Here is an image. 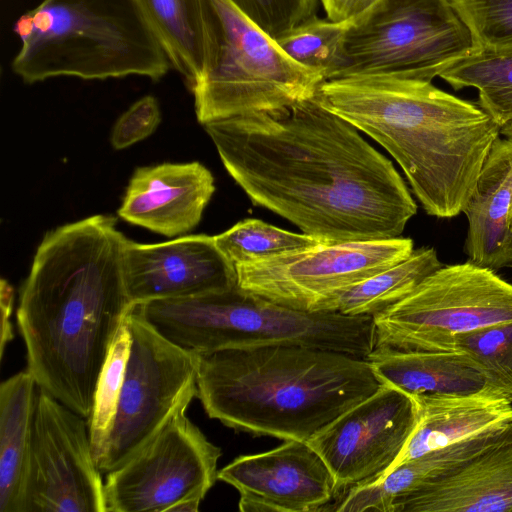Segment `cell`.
Returning <instances> with one entry per match:
<instances>
[{
    "mask_svg": "<svg viewBox=\"0 0 512 512\" xmlns=\"http://www.w3.org/2000/svg\"><path fill=\"white\" fill-rule=\"evenodd\" d=\"M454 350L476 360L493 386L512 402V321L464 333L455 339Z\"/></svg>",
    "mask_w": 512,
    "mask_h": 512,
    "instance_id": "obj_30",
    "label": "cell"
},
{
    "mask_svg": "<svg viewBox=\"0 0 512 512\" xmlns=\"http://www.w3.org/2000/svg\"><path fill=\"white\" fill-rule=\"evenodd\" d=\"M124 278L133 304L184 298L237 285L235 267L205 234L143 244L127 239Z\"/></svg>",
    "mask_w": 512,
    "mask_h": 512,
    "instance_id": "obj_16",
    "label": "cell"
},
{
    "mask_svg": "<svg viewBox=\"0 0 512 512\" xmlns=\"http://www.w3.org/2000/svg\"><path fill=\"white\" fill-rule=\"evenodd\" d=\"M126 241L109 215L60 226L44 236L20 289L27 370L87 420L110 348L135 306L124 278Z\"/></svg>",
    "mask_w": 512,
    "mask_h": 512,
    "instance_id": "obj_2",
    "label": "cell"
},
{
    "mask_svg": "<svg viewBox=\"0 0 512 512\" xmlns=\"http://www.w3.org/2000/svg\"><path fill=\"white\" fill-rule=\"evenodd\" d=\"M197 398L234 430L307 441L382 383L367 358L300 345L196 353Z\"/></svg>",
    "mask_w": 512,
    "mask_h": 512,
    "instance_id": "obj_4",
    "label": "cell"
},
{
    "mask_svg": "<svg viewBox=\"0 0 512 512\" xmlns=\"http://www.w3.org/2000/svg\"><path fill=\"white\" fill-rule=\"evenodd\" d=\"M214 191L212 173L199 162L139 167L118 215L158 234L180 236L198 225Z\"/></svg>",
    "mask_w": 512,
    "mask_h": 512,
    "instance_id": "obj_17",
    "label": "cell"
},
{
    "mask_svg": "<svg viewBox=\"0 0 512 512\" xmlns=\"http://www.w3.org/2000/svg\"><path fill=\"white\" fill-rule=\"evenodd\" d=\"M203 60L191 87L197 120L287 108L316 96L324 79L294 62L230 0H200Z\"/></svg>",
    "mask_w": 512,
    "mask_h": 512,
    "instance_id": "obj_7",
    "label": "cell"
},
{
    "mask_svg": "<svg viewBox=\"0 0 512 512\" xmlns=\"http://www.w3.org/2000/svg\"><path fill=\"white\" fill-rule=\"evenodd\" d=\"M37 388L28 370L0 385V512H22Z\"/></svg>",
    "mask_w": 512,
    "mask_h": 512,
    "instance_id": "obj_23",
    "label": "cell"
},
{
    "mask_svg": "<svg viewBox=\"0 0 512 512\" xmlns=\"http://www.w3.org/2000/svg\"><path fill=\"white\" fill-rule=\"evenodd\" d=\"M14 291L11 285L2 279L0 283V306H1V341L0 354L3 358L5 347L13 339V329L10 317L13 310Z\"/></svg>",
    "mask_w": 512,
    "mask_h": 512,
    "instance_id": "obj_35",
    "label": "cell"
},
{
    "mask_svg": "<svg viewBox=\"0 0 512 512\" xmlns=\"http://www.w3.org/2000/svg\"><path fill=\"white\" fill-rule=\"evenodd\" d=\"M131 345V333L124 320L100 372L94 395L93 410L88 420L92 452L98 466L110 436Z\"/></svg>",
    "mask_w": 512,
    "mask_h": 512,
    "instance_id": "obj_29",
    "label": "cell"
},
{
    "mask_svg": "<svg viewBox=\"0 0 512 512\" xmlns=\"http://www.w3.org/2000/svg\"><path fill=\"white\" fill-rule=\"evenodd\" d=\"M160 121L158 101L151 95L144 96L117 119L111 133V144L117 150L129 147L151 135Z\"/></svg>",
    "mask_w": 512,
    "mask_h": 512,
    "instance_id": "obj_33",
    "label": "cell"
},
{
    "mask_svg": "<svg viewBox=\"0 0 512 512\" xmlns=\"http://www.w3.org/2000/svg\"><path fill=\"white\" fill-rule=\"evenodd\" d=\"M350 24L313 16L275 41L297 64L318 73L324 81L335 79L346 68L345 43Z\"/></svg>",
    "mask_w": 512,
    "mask_h": 512,
    "instance_id": "obj_27",
    "label": "cell"
},
{
    "mask_svg": "<svg viewBox=\"0 0 512 512\" xmlns=\"http://www.w3.org/2000/svg\"><path fill=\"white\" fill-rule=\"evenodd\" d=\"M88 420L37 388L22 512H106Z\"/></svg>",
    "mask_w": 512,
    "mask_h": 512,
    "instance_id": "obj_13",
    "label": "cell"
},
{
    "mask_svg": "<svg viewBox=\"0 0 512 512\" xmlns=\"http://www.w3.org/2000/svg\"><path fill=\"white\" fill-rule=\"evenodd\" d=\"M272 38L316 16L320 0H230Z\"/></svg>",
    "mask_w": 512,
    "mask_h": 512,
    "instance_id": "obj_32",
    "label": "cell"
},
{
    "mask_svg": "<svg viewBox=\"0 0 512 512\" xmlns=\"http://www.w3.org/2000/svg\"><path fill=\"white\" fill-rule=\"evenodd\" d=\"M256 206L324 242L400 237L417 204L392 162L315 97L204 125Z\"/></svg>",
    "mask_w": 512,
    "mask_h": 512,
    "instance_id": "obj_1",
    "label": "cell"
},
{
    "mask_svg": "<svg viewBox=\"0 0 512 512\" xmlns=\"http://www.w3.org/2000/svg\"><path fill=\"white\" fill-rule=\"evenodd\" d=\"M442 265L435 248L414 249L406 259L329 299L320 311L373 317L411 293Z\"/></svg>",
    "mask_w": 512,
    "mask_h": 512,
    "instance_id": "obj_24",
    "label": "cell"
},
{
    "mask_svg": "<svg viewBox=\"0 0 512 512\" xmlns=\"http://www.w3.org/2000/svg\"><path fill=\"white\" fill-rule=\"evenodd\" d=\"M125 320L130 352L117 413L98 464L102 474L126 463L197 397L196 353L163 337L135 306Z\"/></svg>",
    "mask_w": 512,
    "mask_h": 512,
    "instance_id": "obj_10",
    "label": "cell"
},
{
    "mask_svg": "<svg viewBox=\"0 0 512 512\" xmlns=\"http://www.w3.org/2000/svg\"><path fill=\"white\" fill-rule=\"evenodd\" d=\"M11 68L27 84L55 77L158 81L171 62L135 0H42L15 21Z\"/></svg>",
    "mask_w": 512,
    "mask_h": 512,
    "instance_id": "obj_5",
    "label": "cell"
},
{
    "mask_svg": "<svg viewBox=\"0 0 512 512\" xmlns=\"http://www.w3.org/2000/svg\"><path fill=\"white\" fill-rule=\"evenodd\" d=\"M509 226H510V229L512 230V207H511V211H510V215H509Z\"/></svg>",
    "mask_w": 512,
    "mask_h": 512,
    "instance_id": "obj_36",
    "label": "cell"
},
{
    "mask_svg": "<svg viewBox=\"0 0 512 512\" xmlns=\"http://www.w3.org/2000/svg\"><path fill=\"white\" fill-rule=\"evenodd\" d=\"M418 416L413 397L382 384L307 442L330 469L339 496L378 479L395 463Z\"/></svg>",
    "mask_w": 512,
    "mask_h": 512,
    "instance_id": "obj_14",
    "label": "cell"
},
{
    "mask_svg": "<svg viewBox=\"0 0 512 512\" xmlns=\"http://www.w3.org/2000/svg\"><path fill=\"white\" fill-rule=\"evenodd\" d=\"M478 47L512 46V0H449Z\"/></svg>",
    "mask_w": 512,
    "mask_h": 512,
    "instance_id": "obj_31",
    "label": "cell"
},
{
    "mask_svg": "<svg viewBox=\"0 0 512 512\" xmlns=\"http://www.w3.org/2000/svg\"><path fill=\"white\" fill-rule=\"evenodd\" d=\"M413 250V240L401 236L320 242L234 267L240 289L297 310L321 312L326 301Z\"/></svg>",
    "mask_w": 512,
    "mask_h": 512,
    "instance_id": "obj_12",
    "label": "cell"
},
{
    "mask_svg": "<svg viewBox=\"0 0 512 512\" xmlns=\"http://www.w3.org/2000/svg\"><path fill=\"white\" fill-rule=\"evenodd\" d=\"M511 432L512 424L495 428L403 462L378 479L342 493L332 511L393 512L399 500L456 473Z\"/></svg>",
    "mask_w": 512,
    "mask_h": 512,
    "instance_id": "obj_19",
    "label": "cell"
},
{
    "mask_svg": "<svg viewBox=\"0 0 512 512\" xmlns=\"http://www.w3.org/2000/svg\"><path fill=\"white\" fill-rule=\"evenodd\" d=\"M220 252L233 265L249 263L324 242L290 232L258 219H244L214 235Z\"/></svg>",
    "mask_w": 512,
    "mask_h": 512,
    "instance_id": "obj_28",
    "label": "cell"
},
{
    "mask_svg": "<svg viewBox=\"0 0 512 512\" xmlns=\"http://www.w3.org/2000/svg\"><path fill=\"white\" fill-rule=\"evenodd\" d=\"M439 77L455 90L478 91V105L500 126L512 121V46L477 47Z\"/></svg>",
    "mask_w": 512,
    "mask_h": 512,
    "instance_id": "obj_26",
    "label": "cell"
},
{
    "mask_svg": "<svg viewBox=\"0 0 512 512\" xmlns=\"http://www.w3.org/2000/svg\"><path fill=\"white\" fill-rule=\"evenodd\" d=\"M178 410L126 463L106 474V512H197L218 480L221 449Z\"/></svg>",
    "mask_w": 512,
    "mask_h": 512,
    "instance_id": "obj_11",
    "label": "cell"
},
{
    "mask_svg": "<svg viewBox=\"0 0 512 512\" xmlns=\"http://www.w3.org/2000/svg\"><path fill=\"white\" fill-rule=\"evenodd\" d=\"M512 138H497L462 213L468 261L493 271L512 268Z\"/></svg>",
    "mask_w": 512,
    "mask_h": 512,
    "instance_id": "obj_18",
    "label": "cell"
},
{
    "mask_svg": "<svg viewBox=\"0 0 512 512\" xmlns=\"http://www.w3.org/2000/svg\"><path fill=\"white\" fill-rule=\"evenodd\" d=\"M393 512H512V432L456 473L399 500Z\"/></svg>",
    "mask_w": 512,
    "mask_h": 512,
    "instance_id": "obj_20",
    "label": "cell"
},
{
    "mask_svg": "<svg viewBox=\"0 0 512 512\" xmlns=\"http://www.w3.org/2000/svg\"><path fill=\"white\" fill-rule=\"evenodd\" d=\"M512 321V284L470 261L442 265L373 316L375 346L450 351L469 331Z\"/></svg>",
    "mask_w": 512,
    "mask_h": 512,
    "instance_id": "obj_9",
    "label": "cell"
},
{
    "mask_svg": "<svg viewBox=\"0 0 512 512\" xmlns=\"http://www.w3.org/2000/svg\"><path fill=\"white\" fill-rule=\"evenodd\" d=\"M218 480L238 491L242 512H318L338 496L327 464L301 440L241 455L218 471Z\"/></svg>",
    "mask_w": 512,
    "mask_h": 512,
    "instance_id": "obj_15",
    "label": "cell"
},
{
    "mask_svg": "<svg viewBox=\"0 0 512 512\" xmlns=\"http://www.w3.org/2000/svg\"><path fill=\"white\" fill-rule=\"evenodd\" d=\"M327 18L353 23L370 11L380 0H320Z\"/></svg>",
    "mask_w": 512,
    "mask_h": 512,
    "instance_id": "obj_34",
    "label": "cell"
},
{
    "mask_svg": "<svg viewBox=\"0 0 512 512\" xmlns=\"http://www.w3.org/2000/svg\"><path fill=\"white\" fill-rule=\"evenodd\" d=\"M189 89L202 68L200 0H135Z\"/></svg>",
    "mask_w": 512,
    "mask_h": 512,
    "instance_id": "obj_25",
    "label": "cell"
},
{
    "mask_svg": "<svg viewBox=\"0 0 512 512\" xmlns=\"http://www.w3.org/2000/svg\"><path fill=\"white\" fill-rule=\"evenodd\" d=\"M319 102L380 144L424 211L462 213L501 127L478 105L432 82L391 76L324 81Z\"/></svg>",
    "mask_w": 512,
    "mask_h": 512,
    "instance_id": "obj_3",
    "label": "cell"
},
{
    "mask_svg": "<svg viewBox=\"0 0 512 512\" xmlns=\"http://www.w3.org/2000/svg\"><path fill=\"white\" fill-rule=\"evenodd\" d=\"M367 359L382 384L397 388L414 399L482 393L505 397L493 386L476 360L460 350L374 348Z\"/></svg>",
    "mask_w": 512,
    "mask_h": 512,
    "instance_id": "obj_21",
    "label": "cell"
},
{
    "mask_svg": "<svg viewBox=\"0 0 512 512\" xmlns=\"http://www.w3.org/2000/svg\"><path fill=\"white\" fill-rule=\"evenodd\" d=\"M135 310L163 337L206 353L228 348L300 345L367 358L375 346L372 316L309 312L233 288L152 300Z\"/></svg>",
    "mask_w": 512,
    "mask_h": 512,
    "instance_id": "obj_6",
    "label": "cell"
},
{
    "mask_svg": "<svg viewBox=\"0 0 512 512\" xmlns=\"http://www.w3.org/2000/svg\"><path fill=\"white\" fill-rule=\"evenodd\" d=\"M477 47L449 0H380L350 24L347 64L340 77L391 76L432 82Z\"/></svg>",
    "mask_w": 512,
    "mask_h": 512,
    "instance_id": "obj_8",
    "label": "cell"
},
{
    "mask_svg": "<svg viewBox=\"0 0 512 512\" xmlns=\"http://www.w3.org/2000/svg\"><path fill=\"white\" fill-rule=\"evenodd\" d=\"M415 400L419 409L417 424L401 454L386 472L430 451L512 424V402L499 394L434 396Z\"/></svg>",
    "mask_w": 512,
    "mask_h": 512,
    "instance_id": "obj_22",
    "label": "cell"
}]
</instances>
